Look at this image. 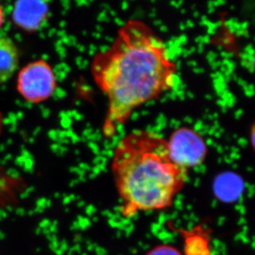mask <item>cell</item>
Listing matches in <instances>:
<instances>
[{"label":"cell","mask_w":255,"mask_h":255,"mask_svg":"<svg viewBox=\"0 0 255 255\" xmlns=\"http://www.w3.org/2000/svg\"><path fill=\"white\" fill-rule=\"evenodd\" d=\"M91 74L108 99L103 130L112 137L135 109L173 89L178 68L161 37L143 21L130 19L93 58Z\"/></svg>","instance_id":"obj_1"},{"label":"cell","mask_w":255,"mask_h":255,"mask_svg":"<svg viewBox=\"0 0 255 255\" xmlns=\"http://www.w3.org/2000/svg\"><path fill=\"white\" fill-rule=\"evenodd\" d=\"M111 169L125 218L172 207L188 180V171L171 158L168 140L146 130H133L118 142Z\"/></svg>","instance_id":"obj_2"},{"label":"cell","mask_w":255,"mask_h":255,"mask_svg":"<svg viewBox=\"0 0 255 255\" xmlns=\"http://www.w3.org/2000/svg\"><path fill=\"white\" fill-rule=\"evenodd\" d=\"M16 86L26 101L40 104L53 95L57 82L51 65L46 60L37 59L19 70Z\"/></svg>","instance_id":"obj_3"},{"label":"cell","mask_w":255,"mask_h":255,"mask_svg":"<svg viewBox=\"0 0 255 255\" xmlns=\"http://www.w3.org/2000/svg\"><path fill=\"white\" fill-rule=\"evenodd\" d=\"M168 144L172 159L186 170L199 166L207 157V144L193 128H178L171 134Z\"/></svg>","instance_id":"obj_4"},{"label":"cell","mask_w":255,"mask_h":255,"mask_svg":"<svg viewBox=\"0 0 255 255\" xmlns=\"http://www.w3.org/2000/svg\"><path fill=\"white\" fill-rule=\"evenodd\" d=\"M49 6L41 1H22L15 3L12 20L20 28L35 31L43 25L47 17Z\"/></svg>","instance_id":"obj_5"},{"label":"cell","mask_w":255,"mask_h":255,"mask_svg":"<svg viewBox=\"0 0 255 255\" xmlns=\"http://www.w3.org/2000/svg\"><path fill=\"white\" fill-rule=\"evenodd\" d=\"M19 51L12 38L0 36V85L7 82L17 71Z\"/></svg>","instance_id":"obj_6"},{"label":"cell","mask_w":255,"mask_h":255,"mask_svg":"<svg viewBox=\"0 0 255 255\" xmlns=\"http://www.w3.org/2000/svg\"><path fill=\"white\" fill-rule=\"evenodd\" d=\"M198 229L193 230L185 236L187 255H209L208 239Z\"/></svg>","instance_id":"obj_7"},{"label":"cell","mask_w":255,"mask_h":255,"mask_svg":"<svg viewBox=\"0 0 255 255\" xmlns=\"http://www.w3.org/2000/svg\"><path fill=\"white\" fill-rule=\"evenodd\" d=\"M145 255H183V254L175 247L163 244L155 246Z\"/></svg>","instance_id":"obj_8"},{"label":"cell","mask_w":255,"mask_h":255,"mask_svg":"<svg viewBox=\"0 0 255 255\" xmlns=\"http://www.w3.org/2000/svg\"><path fill=\"white\" fill-rule=\"evenodd\" d=\"M251 145L253 147L254 150L255 151V123L252 127L251 132Z\"/></svg>","instance_id":"obj_9"},{"label":"cell","mask_w":255,"mask_h":255,"mask_svg":"<svg viewBox=\"0 0 255 255\" xmlns=\"http://www.w3.org/2000/svg\"><path fill=\"white\" fill-rule=\"evenodd\" d=\"M3 22H4V11L2 6L0 5V29L3 25Z\"/></svg>","instance_id":"obj_10"},{"label":"cell","mask_w":255,"mask_h":255,"mask_svg":"<svg viewBox=\"0 0 255 255\" xmlns=\"http://www.w3.org/2000/svg\"><path fill=\"white\" fill-rule=\"evenodd\" d=\"M1 128H2V117L0 115V130H1Z\"/></svg>","instance_id":"obj_11"},{"label":"cell","mask_w":255,"mask_h":255,"mask_svg":"<svg viewBox=\"0 0 255 255\" xmlns=\"http://www.w3.org/2000/svg\"></svg>","instance_id":"obj_12"}]
</instances>
